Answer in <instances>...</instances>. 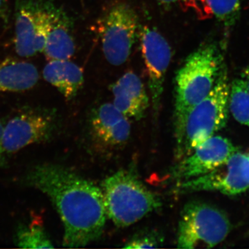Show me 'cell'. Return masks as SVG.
Wrapping results in <instances>:
<instances>
[{"mask_svg":"<svg viewBox=\"0 0 249 249\" xmlns=\"http://www.w3.org/2000/svg\"><path fill=\"white\" fill-rule=\"evenodd\" d=\"M101 188L107 217L118 227L132 225L162 206L160 196L132 170H118L103 181Z\"/></svg>","mask_w":249,"mask_h":249,"instance_id":"obj_3","label":"cell"},{"mask_svg":"<svg viewBox=\"0 0 249 249\" xmlns=\"http://www.w3.org/2000/svg\"><path fill=\"white\" fill-rule=\"evenodd\" d=\"M52 116L38 111L18 114L3 128L1 155L11 154L36 142L50 138L54 129Z\"/></svg>","mask_w":249,"mask_h":249,"instance_id":"obj_9","label":"cell"},{"mask_svg":"<svg viewBox=\"0 0 249 249\" xmlns=\"http://www.w3.org/2000/svg\"><path fill=\"white\" fill-rule=\"evenodd\" d=\"M113 104L129 119H142L150 106V98L142 80L128 71L111 85Z\"/></svg>","mask_w":249,"mask_h":249,"instance_id":"obj_14","label":"cell"},{"mask_svg":"<svg viewBox=\"0 0 249 249\" xmlns=\"http://www.w3.org/2000/svg\"><path fill=\"white\" fill-rule=\"evenodd\" d=\"M44 9L42 0H16L14 46L22 58H30L44 49Z\"/></svg>","mask_w":249,"mask_h":249,"instance_id":"obj_10","label":"cell"},{"mask_svg":"<svg viewBox=\"0 0 249 249\" xmlns=\"http://www.w3.org/2000/svg\"><path fill=\"white\" fill-rule=\"evenodd\" d=\"M16 244L22 249H52L53 243L46 233L42 221L37 216L18 231Z\"/></svg>","mask_w":249,"mask_h":249,"instance_id":"obj_17","label":"cell"},{"mask_svg":"<svg viewBox=\"0 0 249 249\" xmlns=\"http://www.w3.org/2000/svg\"><path fill=\"white\" fill-rule=\"evenodd\" d=\"M44 9V49L49 60H70L76 51L71 19L52 0H42Z\"/></svg>","mask_w":249,"mask_h":249,"instance_id":"obj_12","label":"cell"},{"mask_svg":"<svg viewBox=\"0 0 249 249\" xmlns=\"http://www.w3.org/2000/svg\"><path fill=\"white\" fill-rule=\"evenodd\" d=\"M163 237L155 231H143L135 234L125 244V249L158 248L163 243Z\"/></svg>","mask_w":249,"mask_h":249,"instance_id":"obj_20","label":"cell"},{"mask_svg":"<svg viewBox=\"0 0 249 249\" xmlns=\"http://www.w3.org/2000/svg\"><path fill=\"white\" fill-rule=\"evenodd\" d=\"M239 152L230 140L213 136L178 160L170 171V178L178 182L202 176L216 169Z\"/></svg>","mask_w":249,"mask_h":249,"instance_id":"obj_8","label":"cell"},{"mask_svg":"<svg viewBox=\"0 0 249 249\" xmlns=\"http://www.w3.org/2000/svg\"><path fill=\"white\" fill-rule=\"evenodd\" d=\"M141 46L155 115L160 110L165 74L171 60V48L160 33L147 27L142 28L141 32Z\"/></svg>","mask_w":249,"mask_h":249,"instance_id":"obj_11","label":"cell"},{"mask_svg":"<svg viewBox=\"0 0 249 249\" xmlns=\"http://www.w3.org/2000/svg\"><path fill=\"white\" fill-rule=\"evenodd\" d=\"M3 128H4V125H3L2 123L0 121V155H1V137H2Z\"/></svg>","mask_w":249,"mask_h":249,"instance_id":"obj_23","label":"cell"},{"mask_svg":"<svg viewBox=\"0 0 249 249\" xmlns=\"http://www.w3.org/2000/svg\"><path fill=\"white\" fill-rule=\"evenodd\" d=\"M229 107L237 122L249 127V90L245 80L232 82L229 90Z\"/></svg>","mask_w":249,"mask_h":249,"instance_id":"obj_18","label":"cell"},{"mask_svg":"<svg viewBox=\"0 0 249 249\" xmlns=\"http://www.w3.org/2000/svg\"><path fill=\"white\" fill-rule=\"evenodd\" d=\"M222 68V59L217 48L206 45L189 55L177 73L174 113L175 155L181 148L190 112L213 89Z\"/></svg>","mask_w":249,"mask_h":249,"instance_id":"obj_2","label":"cell"},{"mask_svg":"<svg viewBox=\"0 0 249 249\" xmlns=\"http://www.w3.org/2000/svg\"><path fill=\"white\" fill-rule=\"evenodd\" d=\"M0 19L4 27H7L10 22V9L8 0H0Z\"/></svg>","mask_w":249,"mask_h":249,"instance_id":"obj_21","label":"cell"},{"mask_svg":"<svg viewBox=\"0 0 249 249\" xmlns=\"http://www.w3.org/2000/svg\"><path fill=\"white\" fill-rule=\"evenodd\" d=\"M231 229L227 214L199 201L185 205L178 222V249L212 248L225 240Z\"/></svg>","mask_w":249,"mask_h":249,"instance_id":"obj_5","label":"cell"},{"mask_svg":"<svg viewBox=\"0 0 249 249\" xmlns=\"http://www.w3.org/2000/svg\"><path fill=\"white\" fill-rule=\"evenodd\" d=\"M42 75L67 100L74 98L84 83L83 70L69 60H49Z\"/></svg>","mask_w":249,"mask_h":249,"instance_id":"obj_16","label":"cell"},{"mask_svg":"<svg viewBox=\"0 0 249 249\" xmlns=\"http://www.w3.org/2000/svg\"><path fill=\"white\" fill-rule=\"evenodd\" d=\"M229 87L226 68H222L213 88L192 109L187 119L178 160L225 127L229 118Z\"/></svg>","mask_w":249,"mask_h":249,"instance_id":"obj_4","label":"cell"},{"mask_svg":"<svg viewBox=\"0 0 249 249\" xmlns=\"http://www.w3.org/2000/svg\"><path fill=\"white\" fill-rule=\"evenodd\" d=\"M242 0H206L211 14L224 27H231L237 21L240 13Z\"/></svg>","mask_w":249,"mask_h":249,"instance_id":"obj_19","label":"cell"},{"mask_svg":"<svg viewBox=\"0 0 249 249\" xmlns=\"http://www.w3.org/2000/svg\"><path fill=\"white\" fill-rule=\"evenodd\" d=\"M27 182L49 196L64 226L62 245L80 248L97 240L107 219L102 190L93 181L55 164L36 167Z\"/></svg>","mask_w":249,"mask_h":249,"instance_id":"obj_1","label":"cell"},{"mask_svg":"<svg viewBox=\"0 0 249 249\" xmlns=\"http://www.w3.org/2000/svg\"><path fill=\"white\" fill-rule=\"evenodd\" d=\"M247 87H248V89L249 90V76L248 78V81L247 82Z\"/></svg>","mask_w":249,"mask_h":249,"instance_id":"obj_24","label":"cell"},{"mask_svg":"<svg viewBox=\"0 0 249 249\" xmlns=\"http://www.w3.org/2000/svg\"><path fill=\"white\" fill-rule=\"evenodd\" d=\"M160 2L164 4H172L178 3V1H182V0H158Z\"/></svg>","mask_w":249,"mask_h":249,"instance_id":"obj_22","label":"cell"},{"mask_svg":"<svg viewBox=\"0 0 249 249\" xmlns=\"http://www.w3.org/2000/svg\"><path fill=\"white\" fill-rule=\"evenodd\" d=\"M138 29V18L125 3L111 6L99 23L105 58L111 65L120 66L131 53Z\"/></svg>","mask_w":249,"mask_h":249,"instance_id":"obj_6","label":"cell"},{"mask_svg":"<svg viewBox=\"0 0 249 249\" xmlns=\"http://www.w3.org/2000/svg\"><path fill=\"white\" fill-rule=\"evenodd\" d=\"M249 188V155L237 152L227 161L210 173L178 182V193L196 191H219L235 196Z\"/></svg>","mask_w":249,"mask_h":249,"instance_id":"obj_7","label":"cell"},{"mask_svg":"<svg viewBox=\"0 0 249 249\" xmlns=\"http://www.w3.org/2000/svg\"><path fill=\"white\" fill-rule=\"evenodd\" d=\"M90 127L95 142L107 150L122 147L130 137L129 118L113 103H104L94 111Z\"/></svg>","mask_w":249,"mask_h":249,"instance_id":"obj_13","label":"cell"},{"mask_svg":"<svg viewBox=\"0 0 249 249\" xmlns=\"http://www.w3.org/2000/svg\"><path fill=\"white\" fill-rule=\"evenodd\" d=\"M38 71L30 62L0 56V93L22 92L38 82Z\"/></svg>","mask_w":249,"mask_h":249,"instance_id":"obj_15","label":"cell"}]
</instances>
